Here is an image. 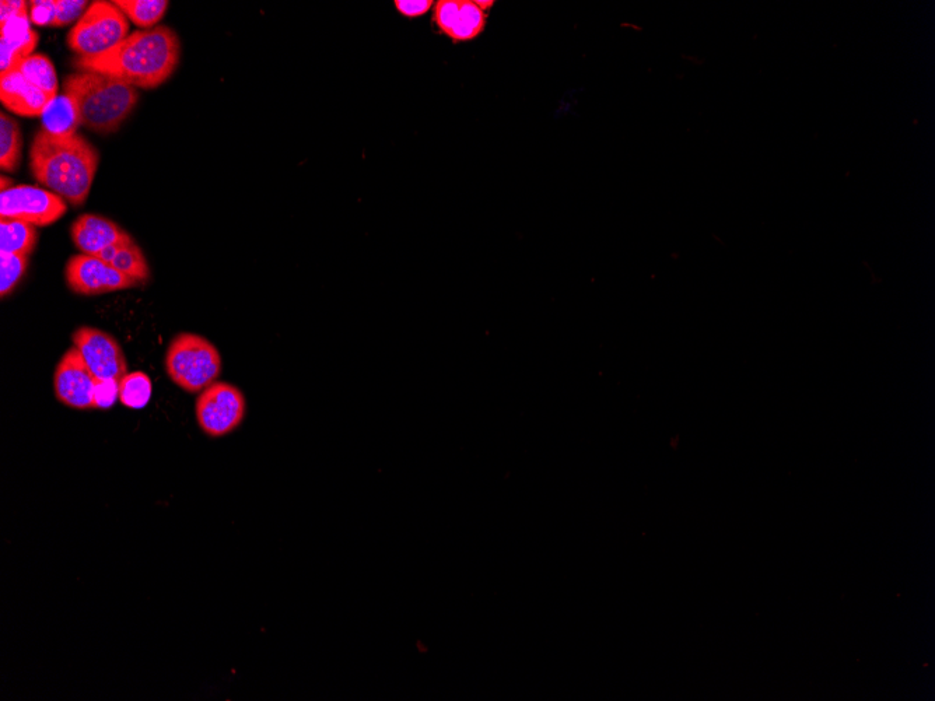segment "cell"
Listing matches in <instances>:
<instances>
[{
  "label": "cell",
  "mask_w": 935,
  "mask_h": 701,
  "mask_svg": "<svg viewBox=\"0 0 935 701\" xmlns=\"http://www.w3.org/2000/svg\"><path fill=\"white\" fill-rule=\"evenodd\" d=\"M65 279L69 289L80 296H101L138 286L103 259L84 254L69 259Z\"/></svg>",
  "instance_id": "cell-9"
},
{
  "label": "cell",
  "mask_w": 935,
  "mask_h": 701,
  "mask_svg": "<svg viewBox=\"0 0 935 701\" xmlns=\"http://www.w3.org/2000/svg\"><path fill=\"white\" fill-rule=\"evenodd\" d=\"M28 82L44 91L51 98L58 97V76L54 63L44 54H33L24 59L17 68Z\"/></svg>",
  "instance_id": "cell-19"
},
{
  "label": "cell",
  "mask_w": 935,
  "mask_h": 701,
  "mask_svg": "<svg viewBox=\"0 0 935 701\" xmlns=\"http://www.w3.org/2000/svg\"><path fill=\"white\" fill-rule=\"evenodd\" d=\"M23 153V133L16 119L0 114V168L6 173H16Z\"/></svg>",
  "instance_id": "cell-17"
},
{
  "label": "cell",
  "mask_w": 935,
  "mask_h": 701,
  "mask_svg": "<svg viewBox=\"0 0 935 701\" xmlns=\"http://www.w3.org/2000/svg\"><path fill=\"white\" fill-rule=\"evenodd\" d=\"M96 384V375L75 346L63 354L54 374V391L59 402L77 410L96 409Z\"/></svg>",
  "instance_id": "cell-10"
},
{
  "label": "cell",
  "mask_w": 935,
  "mask_h": 701,
  "mask_svg": "<svg viewBox=\"0 0 935 701\" xmlns=\"http://www.w3.org/2000/svg\"><path fill=\"white\" fill-rule=\"evenodd\" d=\"M2 27V41L12 48L20 58L26 59L33 55L38 44V34L31 28L30 13L20 14L0 24Z\"/></svg>",
  "instance_id": "cell-18"
},
{
  "label": "cell",
  "mask_w": 935,
  "mask_h": 701,
  "mask_svg": "<svg viewBox=\"0 0 935 701\" xmlns=\"http://www.w3.org/2000/svg\"><path fill=\"white\" fill-rule=\"evenodd\" d=\"M68 205L61 196L35 185H14L0 192V217L20 220L35 227L51 226L65 213Z\"/></svg>",
  "instance_id": "cell-7"
},
{
  "label": "cell",
  "mask_w": 935,
  "mask_h": 701,
  "mask_svg": "<svg viewBox=\"0 0 935 701\" xmlns=\"http://www.w3.org/2000/svg\"><path fill=\"white\" fill-rule=\"evenodd\" d=\"M72 341L97 380L121 381L128 374L124 350L107 332L97 328H79Z\"/></svg>",
  "instance_id": "cell-8"
},
{
  "label": "cell",
  "mask_w": 935,
  "mask_h": 701,
  "mask_svg": "<svg viewBox=\"0 0 935 701\" xmlns=\"http://www.w3.org/2000/svg\"><path fill=\"white\" fill-rule=\"evenodd\" d=\"M12 187H14L13 181L12 180L7 181L6 175H2V192Z\"/></svg>",
  "instance_id": "cell-29"
},
{
  "label": "cell",
  "mask_w": 935,
  "mask_h": 701,
  "mask_svg": "<svg viewBox=\"0 0 935 701\" xmlns=\"http://www.w3.org/2000/svg\"><path fill=\"white\" fill-rule=\"evenodd\" d=\"M164 366L168 377L189 394H199L215 384L222 373V356L201 335L180 334L168 346Z\"/></svg>",
  "instance_id": "cell-4"
},
{
  "label": "cell",
  "mask_w": 935,
  "mask_h": 701,
  "mask_svg": "<svg viewBox=\"0 0 935 701\" xmlns=\"http://www.w3.org/2000/svg\"><path fill=\"white\" fill-rule=\"evenodd\" d=\"M434 6L432 0H413V2H405V0H397L395 2V7L399 13L404 14L405 17H420L423 14L429 12L430 9Z\"/></svg>",
  "instance_id": "cell-26"
},
{
  "label": "cell",
  "mask_w": 935,
  "mask_h": 701,
  "mask_svg": "<svg viewBox=\"0 0 935 701\" xmlns=\"http://www.w3.org/2000/svg\"><path fill=\"white\" fill-rule=\"evenodd\" d=\"M27 255L0 252V296L6 297L19 285L27 271Z\"/></svg>",
  "instance_id": "cell-22"
},
{
  "label": "cell",
  "mask_w": 935,
  "mask_h": 701,
  "mask_svg": "<svg viewBox=\"0 0 935 701\" xmlns=\"http://www.w3.org/2000/svg\"><path fill=\"white\" fill-rule=\"evenodd\" d=\"M100 154L84 136L68 138L40 131L30 147V170L34 180L61 196L69 205H84L96 178Z\"/></svg>",
  "instance_id": "cell-2"
},
{
  "label": "cell",
  "mask_w": 935,
  "mask_h": 701,
  "mask_svg": "<svg viewBox=\"0 0 935 701\" xmlns=\"http://www.w3.org/2000/svg\"><path fill=\"white\" fill-rule=\"evenodd\" d=\"M119 399V381L97 380L94 403L96 409H110Z\"/></svg>",
  "instance_id": "cell-25"
},
{
  "label": "cell",
  "mask_w": 935,
  "mask_h": 701,
  "mask_svg": "<svg viewBox=\"0 0 935 701\" xmlns=\"http://www.w3.org/2000/svg\"><path fill=\"white\" fill-rule=\"evenodd\" d=\"M486 12L472 0H439L434 3L433 23L453 42L475 40L486 27Z\"/></svg>",
  "instance_id": "cell-11"
},
{
  "label": "cell",
  "mask_w": 935,
  "mask_h": 701,
  "mask_svg": "<svg viewBox=\"0 0 935 701\" xmlns=\"http://www.w3.org/2000/svg\"><path fill=\"white\" fill-rule=\"evenodd\" d=\"M63 94L75 104L80 124L98 133L118 131L139 101L136 87L94 70H77L66 76Z\"/></svg>",
  "instance_id": "cell-3"
},
{
  "label": "cell",
  "mask_w": 935,
  "mask_h": 701,
  "mask_svg": "<svg viewBox=\"0 0 935 701\" xmlns=\"http://www.w3.org/2000/svg\"><path fill=\"white\" fill-rule=\"evenodd\" d=\"M70 236L77 250L84 255H97L129 236L117 223L98 215H82L70 227Z\"/></svg>",
  "instance_id": "cell-13"
},
{
  "label": "cell",
  "mask_w": 935,
  "mask_h": 701,
  "mask_svg": "<svg viewBox=\"0 0 935 701\" xmlns=\"http://www.w3.org/2000/svg\"><path fill=\"white\" fill-rule=\"evenodd\" d=\"M247 402L234 385L215 382L203 389L195 403L199 427L209 437H223L233 433L243 423Z\"/></svg>",
  "instance_id": "cell-6"
},
{
  "label": "cell",
  "mask_w": 935,
  "mask_h": 701,
  "mask_svg": "<svg viewBox=\"0 0 935 701\" xmlns=\"http://www.w3.org/2000/svg\"><path fill=\"white\" fill-rule=\"evenodd\" d=\"M31 24L41 27H55V0H34L28 3Z\"/></svg>",
  "instance_id": "cell-24"
},
{
  "label": "cell",
  "mask_w": 935,
  "mask_h": 701,
  "mask_svg": "<svg viewBox=\"0 0 935 701\" xmlns=\"http://www.w3.org/2000/svg\"><path fill=\"white\" fill-rule=\"evenodd\" d=\"M94 257L103 259L115 271L121 272L126 278L133 280L136 285H145L147 280L150 279V268L147 259L131 236L111 245L107 250L94 255Z\"/></svg>",
  "instance_id": "cell-14"
},
{
  "label": "cell",
  "mask_w": 935,
  "mask_h": 701,
  "mask_svg": "<svg viewBox=\"0 0 935 701\" xmlns=\"http://www.w3.org/2000/svg\"><path fill=\"white\" fill-rule=\"evenodd\" d=\"M129 35V23L114 2L96 0L69 31V48L77 58L107 54Z\"/></svg>",
  "instance_id": "cell-5"
},
{
  "label": "cell",
  "mask_w": 935,
  "mask_h": 701,
  "mask_svg": "<svg viewBox=\"0 0 935 701\" xmlns=\"http://www.w3.org/2000/svg\"><path fill=\"white\" fill-rule=\"evenodd\" d=\"M181 42L173 28L156 26L129 34L107 54L76 58L77 70H94L140 89L166 83L180 63Z\"/></svg>",
  "instance_id": "cell-1"
},
{
  "label": "cell",
  "mask_w": 935,
  "mask_h": 701,
  "mask_svg": "<svg viewBox=\"0 0 935 701\" xmlns=\"http://www.w3.org/2000/svg\"><path fill=\"white\" fill-rule=\"evenodd\" d=\"M26 13H30V9H28V3L23 0H9V2L3 0L0 3V24Z\"/></svg>",
  "instance_id": "cell-27"
},
{
  "label": "cell",
  "mask_w": 935,
  "mask_h": 701,
  "mask_svg": "<svg viewBox=\"0 0 935 701\" xmlns=\"http://www.w3.org/2000/svg\"><path fill=\"white\" fill-rule=\"evenodd\" d=\"M114 3L140 30L156 27L170 5L167 0H115Z\"/></svg>",
  "instance_id": "cell-20"
},
{
  "label": "cell",
  "mask_w": 935,
  "mask_h": 701,
  "mask_svg": "<svg viewBox=\"0 0 935 701\" xmlns=\"http://www.w3.org/2000/svg\"><path fill=\"white\" fill-rule=\"evenodd\" d=\"M89 6V3L84 0H55V27L61 28L72 23L76 24Z\"/></svg>",
  "instance_id": "cell-23"
},
{
  "label": "cell",
  "mask_w": 935,
  "mask_h": 701,
  "mask_svg": "<svg viewBox=\"0 0 935 701\" xmlns=\"http://www.w3.org/2000/svg\"><path fill=\"white\" fill-rule=\"evenodd\" d=\"M38 233L35 226L20 220L0 222V252L7 254L30 255L37 244Z\"/></svg>",
  "instance_id": "cell-16"
},
{
  "label": "cell",
  "mask_w": 935,
  "mask_h": 701,
  "mask_svg": "<svg viewBox=\"0 0 935 701\" xmlns=\"http://www.w3.org/2000/svg\"><path fill=\"white\" fill-rule=\"evenodd\" d=\"M152 391V380L142 371L128 373L119 381V401L129 409L146 408Z\"/></svg>",
  "instance_id": "cell-21"
},
{
  "label": "cell",
  "mask_w": 935,
  "mask_h": 701,
  "mask_svg": "<svg viewBox=\"0 0 935 701\" xmlns=\"http://www.w3.org/2000/svg\"><path fill=\"white\" fill-rule=\"evenodd\" d=\"M41 124L42 131L48 132L49 135L61 136V138L77 135V129L82 126L75 104L66 94H61L51 100L42 112Z\"/></svg>",
  "instance_id": "cell-15"
},
{
  "label": "cell",
  "mask_w": 935,
  "mask_h": 701,
  "mask_svg": "<svg viewBox=\"0 0 935 701\" xmlns=\"http://www.w3.org/2000/svg\"><path fill=\"white\" fill-rule=\"evenodd\" d=\"M0 100L7 110L20 117H41L42 112L51 103V98L44 91L28 82L19 70L0 76Z\"/></svg>",
  "instance_id": "cell-12"
},
{
  "label": "cell",
  "mask_w": 935,
  "mask_h": 701,
  "mask_svg": "<svg viewBox=\"0 0 935 701\" xmlns=\"http://www.w3.org/2000/svg\"><path fill=\"white\" fill-rule=\"evenodd\" d=\"M475 3L476 5L479 6V9L483 10V12H486V10L488 9H492L493 5H495V2H492V0H490V2H483V0H476Z\"/></svg>",
  "instance_id": "cell-28"
}]
</instances>
